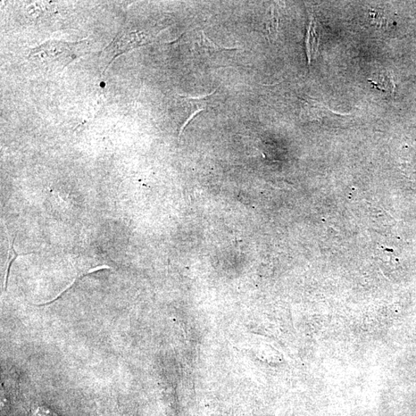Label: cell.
Instances as JSON below:
<instances>
[{
	"mask_svg": "<svg viewBox=\"0 0 416 416\" xmlns=\"http://www.w3.org/2000/svg\"><path fill=\"white\" fill-rule=\"evenodd\" d=\"M87 40L75 43L51 40L31 49L28 59L45 70H63L85 53Z\"/></svg>",
	"mask_w": 416,
	"mask_h": 416,
	"instance_id": "cell-1",
	"label": "cell"
},
{
	"mask_svg": "<svg viewBox=\"0 0 416 416\" xmlns=\"http://www.w3.org/2000/svg\"><path fill=\"white\" fill-rule=\"evenodd\" d=\"M154 39L152 33L139 30H125L118 33L112 43L102 54L104 72L109 68L116 56L131 51V49L147 45Z\"/></svg>",
	"mask_w": 416,
	"mask_h": 416,
	"instance_id": "cell-2",
	"label": "cell"
},
{
	"mask_svg": "<svg viewBox=\"0 0 416 416\" xmlns=\"http://www.w3.org/2000/svg\"><path fill=\"white\" fill-rule=\"evenodd\" d=\"M320 37V30L317 22H316L314 16H312L309 27L307 30L305 39L306 51L310 64L319 53Z\"/></svg>",
	"mask_w": 416,
	"mask_h": 416,
	"instance_id": "cell-3",
	"label": "cell"
},
{
	"mask_svg": "<svg viewBox=\"0 0 416 416\" xmlns=\"http://www.w3.org/2000/svg\"><path fill=\"white\" fill-rule=\"evenodd\" d=\"M369 81L374 87L380 90L386 91V92H394L395 82L393 76L385 69H380L373 73Z\"/></svg>",
	"mask_w": 416,
	"mask_h": 416,
	"instance_id": "cell-4",
	"label": "cell"
},
{
	"mask_svg": "<svg viewBox=\"0 0 416 416\" xmlns=\"http://www.w3.org/2000/svg\"><path fill=\"white\" fill-rule=\"evenodd\" d=\"M198 45L208 55L218 54L222 51H235L237 48H228L214 43L204 31H202V38L198 41Z\"/></svg>",
	"mask_w": 416,
	"mask_h": 416,
	"instance_id": "cell-5",
	"label": "cell"
},
{
	"mask_svg": "<svg viewBox=\"0 0 416 416\" xmlns=\"http://www.w3.org/2000/svg\"><path fill=\"white\" fill-rule=\"evenodd\" d=\"M274 10L276 9L272 8L271 18L269 20L268 29L271 36L274 38H276L279 27V20L278 16L276 15V11Z\"/></svg>",
	"mask_w": 416,
	"mask_h": 416,
	"instance_id": "cell-6",
	"label": "cell"
},
{
	"mask_svg": "<svg viewBox=\"0 0 416 416\" xmlns=\"http://www.w3.org/2000/svg\"><path fill=\"white\" fill-rule=\"evenodd\" d=\"M14 241H15V238L13 239V244L11 245V248L13 252V256L12 257V259L10 261L9 265H8V268H7L6 281H5V290H6L7 289L8 281H9L11 266H12L13 262L16 259V257H18L19 256V255L18 253H16V252L15 251V249L13 247Z\"/></svg>",
	"mask_w": 416,
	"mask_h": 416,
	"instance_id": "cell-7",
	"label": "cell"
},
{
	"mask_svg": "<svg viewBox=\"0 0 416 416\" xmlns=\"http://www.w3.org/2000/svg\"><path fill=\"white\" fill-rule=\"evenodd\" d=\"M35 416H59L47 407H39L37 410Z\"/></svg>",
	"mask_w": 416,
	"mask_h": 416,
	"instance_id": "cell-8",
	"label": "cell"
}]
</instances>
